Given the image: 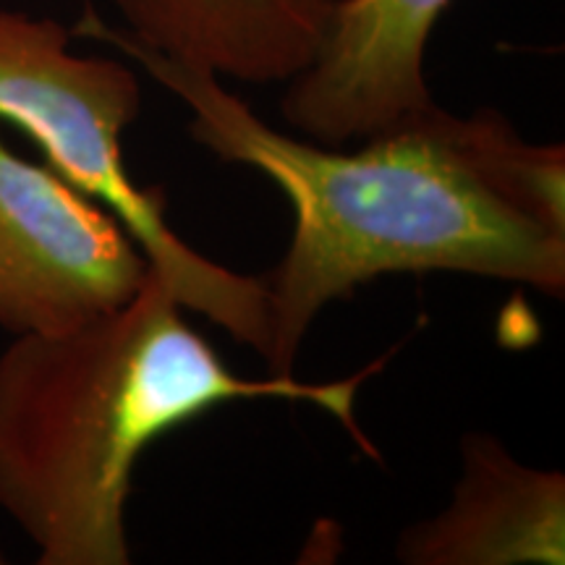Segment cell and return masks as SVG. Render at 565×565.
Instances as JSON below:
<instances>
[{"mask_svg": "<svg viewBox=\"0 0 565 565\" xmlns=\"http://www.w3.org/2000/svg\"><path fill=\"white\" fill-rule=\"evenodd\" d=\"M71 38L131 58L186 105L196 145L291 202V246L265 278L273 374H294L315 317L380 275L466 273L565 296V150L526 141L503 113L433 103L343 152L273 129L221 76L141 45L89 3Z\"/></svg>", "mask_w": 565, "mask_h": 565, "instance_id": "cell-1", "label": "cell"}, {"mask_svg": "<svg viewBox=\"0 0 565 565\" xmlns=\"http://www.w3.org/2000/svg\"><path fill=\"white\" fill-rule=\"evenodd\" d=\"M385 364L333 383L244 377L150 267L124 307L61 333L17 335L0 353V508L40 565H126V505L152 443L233 401L275 398L330 414L377 461L356 395Z\"/></svg>", "mask_w": 565, "mask_h": 565, "instance_id": "cell-2", "label": "cell"}, {"mask_svg": "<svg viewBox=\"0 0 565 565\" xmlns=\"http://www.w3.org/2000/svg\"><path fill=\"white\" fill-rule=\"evenodd\" d=\"M55 19L0 9V124L40 147L45 166L105 204L162 275L183 309L207 317L267 356L270 288L192 249L168 225L162 186H137L121 137L139 118L137 71L105 55L71 53Z\"/></svg>", "mask_w": 565, "mask_h": 565, "instance_id": "cell-3", "label": "cell"}, {"mask_svg": "<svg viewBox=\"0 0 565 565\" xmlns=\"http://www.w3.org/2000/svg\"><path fill=\"white\" fill-rule=\"evenodd\" d=\"M150 259L113 212L0 131V330L45 335L124 307Z\"/></svg>", "mask_w": 565, "mask_h": 565, "instance_id": "cell-4", "label": "cell"}, {"mask_svg": "<svg viewBox=\"0 0 565 565\" xmlns=\"http://www.w3.org/2000/svg\"><path fill=\"white\" fill-rule=\"evenodd\" d=\"M454 0H335L312 63L288 82L280 113L324 147L370 139L433 105L424 55Z\"/></svg>", "mask_w": 565, "mask_h": 565, "instance_id": "cell-5", "label": "cell"}, {"mask_svg": "<svg viewBox=\"0 0 565 565\" xmlns=\"http://www.w3.org/2000/svg\"><path fill=\"white\" fill-rule=\"evenodd\" d=\"M450 505L398 536L406 565H563L565 475L534 469L498 437L466 433Z\"/></svg>", "mask_w": 565, "mask_h": 565, "instance_id": "cell-6", "label": "cell"}, {"mask_svg": "<svg viewBox=\"0 0 565 565\" xmlns=\"http://www.w3.org/2000/svg\"><path fill=\"white\" fill-rule=\"evenodd\" d=\"M121 30L183 66L244 84L291 82L312 63L335 0H113Z\"/></svg>", "mask_w": 565, "mask_h": 565, "instance_id": "cell-7", "label": "cell"}, {"mask_svg": "<svg viewBox=\"0 0 565 565\" xmlns=\"http://www.w3.org/2000/svg\"><path fill=\"white\" fill-rule=\"evenodd\" d=\"M0 563H6V555L3 553H0Z\"/></svg>", "mask_w": 565, "mask_h": 565, "instance_id": "cell-8", "label": "cell"}]
</instances>
